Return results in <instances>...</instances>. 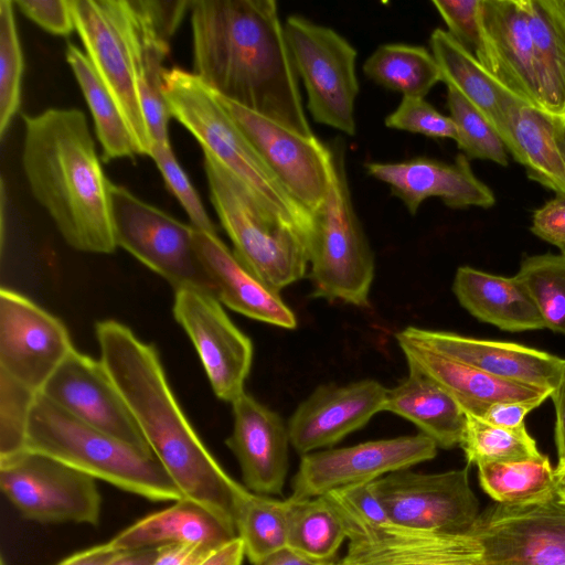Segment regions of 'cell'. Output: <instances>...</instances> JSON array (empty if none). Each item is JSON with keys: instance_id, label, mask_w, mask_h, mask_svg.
I'll return each mask as SVG.
<instances>
[{"instance_id": "14", "label": "cell", "mask_w": 565, "mask_h": 565, "mask_svg": "<svg viewBox=\"0 0 565 565\" xmlns=\"http://www.w3.org/2000/svg\"><path fill=\"white\" fill-rule=\"evenodd\" d=\"M438 446L423 433L317 450L301 456L292 478V499L373 482L385 473L408 469L436 457Z\"/></svg>"}, {"instance_id": "30", "label": "cell", "mask_w": 565, "mask_h": 565, "mask_svg": "<svg viewBox=\"0 0 565 565\" xmlns=\"http://www.w3.org/2000/svg\"><path fill=\"white\" fill-rule=\"evenodd\" d=\"M429 46L443 82L458 90L491 124L504 146L508 140V110L514 98L448 31L435 29Z\"/></svg>"}, {"instance_id": "49", "label": "cell", "mask_w": 565, "mask_h": 565, "mask_svg": "<svg viewBox=\"0 0 565 565\" xmlns=\"http://www.w3.org/2000/svg\"><path fill=\"white\" fill-rule=\"evenodd\" d=\"M530 230L535 236L565 254V195L556 194L536 209L532 215Z\"/></svg>"}, {"instance_id": "44", "label": "cell", "mask_w": 565, "mask_h": 565, "mask_svg": "<svg viewBox=\"0 0 565 565\" xmlns=\"http://www.w3.org/2000/svg\"><path fill=\"white\" fill-rule=\"evenodd\" d=\"M150 158L156 162L168 189L178 199L188 214L191 225L199 231L216 233V226L206 213V210L190 182L186 173L179 164L175 156L168 145L153 143Z\"/></svg>"}, {"instance_id": "41", "label": "cell", "mask_w": 565, "mask_h": 565, "mask_svg": "<svg viewBox=\"0 0 565 565\" xmlns=\"http://www.w3.org/2000/svg\"><path fill=\"white\" fill-rule=\"evenodd\" d=\"M447 106L457 128V146L468 159L508 166V150L487 118L458 90L447 86Z\"/></svg>"}, {"instance_id": "35", "label": "cell", "mask_w": 565, "mask_h": 565, "mask_svg": "<svg viewBox=\"0 0 565 565\" xmlns=\"http://www.w3.org/2000/svg\"><path fill=\"white\" fill-rule=\"evenodd\" d=\"M363 73L374 83L403 97H424L439 82L441 72L431 51L422 45L386 43L364 62Z\"/></svg>"}, {"instance_id": "11", "label": "cell", "mask_w": 565, "mask_h": 565, "mask_svg": "<svg viewBox=\"0 0 565 565\" xmlns=\"http://www.w3.org/2000/svg\"><path fill=\"white\" fill-rule=\"evenodd\" d=\"M0 487L28 520L99 522L102 497L95 478L49 456L24 450L0 460Z\"/></svg>"}, {"instance_id": "51", "label": "cell", "mask_w": 565, "mask_h": 565, "mask_svg": "<svg viewBox=\"0 0 565 565\" xmlns=\"http://www.w3.org/2000/svg\"><path fill=\"white\" fill-rule=\"evenodd\" d=\"M214 550L196 544H174L161 546L152 565H199Z\"/></svg>"}, {"instance_id": "47", "label": "cell", "mask_w": 565, "mask_h": 565, "mask_svg": "<svg viewBox=\"0 0 565 565\" xmlns=\"http://www.w3.org/2000/svg\"><path fill=\"white\" fill-rule=\"evenodd\" d=\"M481 0H434L435 7L448 28V33L473 55L481 45Z\"/></svg>"}, {"instance_id": "8", "label": "cell", "mask_w": 565, "mask_h": 565, "mask_svg": "<svg viewBox=\"0 0 565 565\" xmlns=\"http://www.w3.org/2000/svg\"><path fill=\"white\" fill-rule=\"evenodd\" d=\"M284 29L311 116L318 124L354 136L356 50L333 29L298 14L289 15Z\"/></svg>"}, {"instance_id": "17", "label": "cell", "mask_w": 565, "mask_h": 565, "mask_svg": "<svg viewBox=\"0 0 565 565\" xmlns=\"http://www.w3.org/2000/svg\"><path fill=\"white\" fill-rule=\"evenodd\" d=\"M74 349L64 323L25 296L0 290V371L40 392Z\"/></svg>"}, {"instance_id": "31", "label": "cell", "mask_w": 565, "mask_h": 565, "mask_svg": "<svg viewBox=\"0 0 565 565\" xmlns=\"http://www.w3.org/2000/svg\"><path fill=\"white\" fill-rule=\"evenodd\" d=\"M505 148L531 180L565 195V162L555 140L553 118L514 98L508 110Z\"/></svg>"}, {"instance_id": "22", "label": "cell", "mask_w": 565, "mask_h": 565, "mask_svg": "<svg viewBox=\"0 0 565 565\" xmlns=\"http://www.w3.org/2000/svg\"><path fill=\"white\" fill-rule=\"evenodd\" d=\"M398 333L494 377L552 392L559 381L564 363V359L554 354L514 342L417 327H407Z\"/></svg>"}, {"instance_id": "12", "label": "cell", "mask_w": 565, "mask_h": 565, "mask_svg": "<svg viewBox=\"0 0 565 565\" xmlns=\"http://www.w3.org/2000/svg\"><path fill=\"white\" fill-rule=\"evenodd\" d=\"M390 521L438 533H468L479 515L469 484V469L439 473L398 470L372 482Z\"/></svg>"}, {"instance_id": "23", "label": "cell", "mask_w": 565, "mask_h": 565, "mask_svg": "<svg viewBox=\"0 0 565 565\" xmlns=\"http://www.w3.org/2000/svg\"><path fill=\"white\" fill-rule=\"evenodd\" d=\"M364 168L370 177L386 183L413 215L433 196L451 209H489L495 203L493 192L476 177L463 153L452 163L416 157L399 162L371 161Z\"/></svg>"}, {"instance_id": "24", "label": "cell", "mask_w": 565, "mask_h": 565, "mask_svg": "<svg viewBox=\"0 0 565 565\" xmlns=\"http://www.w3.org/2000/svg\"><path fill=\"white\" fill-rule=\"evenodd\" d=\"M231 404L234 425L225 444L239 463L245 487L258 494H281L289 466L287 425L247 393Z\"/></svg>"}, {"instance_id": "46", "label": "cell", "mask_w": 565, "mask_h": 565, "mask_svg": "<svg viewBox=\"0 0 565 565\" xmlns=\"http://www.w3.org/2000/svg\"><path fill=\"white\" fill-rule=\"evenodd\" d=\"M322 497L341 516L373 524L391 523L372 482L332 490Z\"/></svg>"}, {"instance_id": "34", "label": "cell", "mask_w": 565, "mask_h": 565, "mask_svg": "<svg viewBox=\"0 0 565 565\" xmlns=\"http://www.w3.org/2000/svg\"><path fill=\"white\" fill-rule=\"evenodd\" d=\"M65 57L89 107L103 161L134 158L137 149L129 127L86 54L67 43Z\"/></svg>"}, {"instance_id": "33", "label": "cell", "mask_w": 565, "mask_h": 565, "mask_svg": "<svg viewBox=\"0 0 565 565\" xmlns=\"http://www.w3.org/2000/svg\"><path fill=\"white\" fill-rule=\"evenodd\" d=\"M539 63L546 114L565 119V0H521Z\"/></svg>"}, {"instance_id": "53", "label": "cell", "mask_w": 565, "mask_h": 565, "mask_svg": "<svg viewBox=\"0 0 565 565\" xmlns=\"http://www.w3.org/2000/svg\"><path fill=\"white\" fill-rule=\"evenodd\" d=\"M122 552L107 542L77 552L55 565H110Z\"/></svg>"}, {"instance_id": "28", "label": "cell", "mask_w": 565, "mask_h": 565, "mask_svg": "<svg viewBox=\"0 0 565 565\" xmlns=\"http://www.w3.org/2000/svg\"><path fill=\"white\" fill-rule=\"evenodd\" d=\"M452 291L471 316L501 330L545 329L539 310L515 276H498L461 266L456 271Z\"/></svg>"}, {"instance_id": "20", "label": "cell", "mask_w": 565, "mask_h": 565, "mask_svg": "<svg viewBox=\"0 0 565 565\" xmlns=\"http://www.w3.org/2000/svg\"><path fill=\"white\" fill-rule=\"evenodd\" d=\"M480 31L481 45L475 56L481 66L513 96L546 114L522 1L481 0Z\"/></svg>"}, {"instance_id": "37", "label": "cell", "mask_w": 565, "mask_h": 565, "mask_svg": "<svg viewBox=\"0 0 565 565\" xmlns=\"http://www.w3.org/2000/svg\"><path fill=\"white\" fill-rule=\"evenodd\" d=\"M287 547L313 559L331 561L347 539L337 511L321 495L286 500Z\"/></svg>"}, {"instance_id": "15", "label": "cell", "mask_w": 565, "mask_h": 565, "mask_svg": "<svg viewBox=\"0 0 565 565\" xmlns=\"http://www.w3.org/2000/svg\"><path fill=\"white\" fill-rule=\"evenodd\" d=\"M215 95L287 192L313 214L328 191L329 145L317 137L298 135L216 93Z\"/></svg>"}, {"instance_id": "45", "label": "cell", "mask_w": 565, "mask_h": 565, "mask_svg": "<svg viewBox=\"0 0 565 565\" xmlns=\"http://www.w3.org/2000/svg\"><path fill=\"white\" fill-rule=\"evenodd\" d=\"M384 124L391 129L431 138L457 139V128L451 117L438 111L424 97H403L395 110L386 116Z\"/></svg>"}, {"instance_id": "1", "label": "cell", "mask_w": 565, "mask_h": 565, "mask_svg": "<svg viewBox=\"0 0 565 565\" xmlns=\"http://www.w3.org/2000/svg\"><path fill=\"white\" fill-rule=\"evenodd\" d=\"M189 11L196 76L216 94L316 137L275 0H192Z\"/></svg>"}, {"instance_id": "25", "label": "cell", "mask_w": 565, "mask_h": 565, "mask_svg": "<svg viewBox=\"0 0 565 565\" xmlns=\"http://www.w3.org/2000/svg\"><path fill=\"white\" fill-rule=\"evenodd\" d=\"M194 246L221 303L248 318L294 329L297 319L279 291L259 279L216 233L194 228Z\"/></svg>"}, {"instance_id": "57", "label": "cell", "mask_w": 565, "mask_h": 565, "mask_svg": "<svg viewBox=\"0 0 565 565\" xmlns=\"http://www.w3.org/2000/svg\"><path fill=\"white\" fill-rule=\"evenodd\" d=\"M554 135L557 147L565 162V119H554Z\"/></svg>"}, {"instance_id": "38", "label": "cell", "mask_w": 565, "mask_h": 565, "mask_svg": "<svg viewBox=\"0 0 565 565\" xmlns=\"http://www.w3.org/2000/svg\"><path fill=\"white\" fill-rule=\"evenodd\" d=\"M481 488L498 503L529 504L555 494L554 469L547 456L478 465Z\"/></svg>"}, {"instance_id": "21", "label": "cell", "mask_w": 565, "mask_h": 565, "mask_svg": "<svg viewBox=\"0 0 565 565\" xmlns=\"http://www.w3.org/2000/svg\"><path fill=\"white\" fill-rule=\"evenodd\" d=\"M386 387L365 379L318 386L290 416V445L302 456L330 447L383 411Z\"/></svg>"}, {"instance_id": "9", "label": "cell", "mask_w": 565, "mask_h": 565, "mask_svg": "<svg viewBox=\"0 0 565 565\" xmlns=\"http://www.w3.org/2000/svg\"><path fill=\"white\" fill-rule=\"evenodd\" d=\"M117 246L163 277L174 290L194 288L215 297L214 284L194 246V227L110 184Z\"/></svg>"}, {"instance_id": "32", "label": "cell", "mask_w": 565, "mask_h": 565, "mask_svg": "<svg viewBox=\"0 0 565 565\" xmlns=\"http://www.w3.org/2000/svg\"><path fill=\"white\" fill-rule=\"evenodd\" d=\"M135 32V63L138 94L153 143L170 145L169 119L171 117L163 95V62L170 51V42L157 31L141 0H128Z\"/></svg>"}, {"instance_id": "48", "label": "cell", "mask_w": 565, "mask_h": 565, "mask_svg": "<svg viewBox=\"0 0 565 565\" xmlns=\"http://www.w3.org/2000/svg\"><path fill=\"white\" fill-rule=\"evenodd\" d=\"M14 4L45 31L67 36L75 30L70 0H17Z\"/></svg>"}, {"instance_id": "26", "label": "cell", "mask_w": 565, "mask_h": 565, "mask_svg": "<svg viewBox=\"0 0 565 565\" xmlns=\"http://www.w3.org/2000/svg\"><path fill=\"white\" fill-rule=\"evenodd\" d=\"M397 343L407 363L444 387L466 414L481 417L498 402L545 401L552 391L494 377L473 366L439 354L398 332Z\"/></svg>"}, {"instance_id": "18", "label": "cell", "mask_w": 565, "mask_h": 565, "mask_svg": "<svg viewBox=\"0 0 565 565\" xmlns=\"http://www.w3.org/2000/svg\"><path fill=\"white\" fill-rule=\"evenodd\" d=\"M339 516L349 539L339 565H487L482 544L469 533L420 531Z\"/></svg>"}, {"instance_id": "5", "label": "cell", "mask_w": 565, "mask_h": 565, "mask_svg": "<svg viewBox=\"0 0 565 565\" xmlns=\"http://www.w3.org/2000/svg\"><path fill=\"white\" fill-rule=\"evenodd\" d=\"M25 450L152 501L183 499L153 452L83 423L40 392L30 414Z\"/></svg>"}, {"instance_id": "13", "label": "cell", "mask_w": 565, "mask_h": 565, "mask_svg": "<svg viewBox=\"0 0 565 565\" xmlns=\"http://www.w3.org/2000/svg\"><path fill=\"white\" fill-rule=\"evenodd\" d=\"M487 565H565V502L555 492L529 504L497 503L468 532Z\"/></svg>"}, {"instance_id": "39", "label": "cell", "mask_w": 565, "mask_h": 565, "mask_svg": "<svg viewBox=\"0 0 565 565\" xmlns=\"http://www.w3.org/2000/svg\"><path fill=\"white\" fill-rule=\"evenodd\" d=\"M515 277L539 310L545 329L565 335V254L527 256Z\"/></svg>"}, {"instance_id": "19", "label": "cell", "mask_w": 565, "mask_h": 565, "mask_svg": "<svg viewBox=\"0 0 565 565\" xmlns=\"http://www.w3.org/2000/svg\"><path fill=\"white\" fill-rule=\"evenodd\" d=\"M40 393L83 423L151 451L102 360L97 361L74 348Z\"/></svg>"}, {"instance_id": "36", "label": "cell", "mask_w": 565, "mask_h": 565, "mask_svg": "<svg viewBox=\"0 0 565 565\" xmlns=\"http://www.w3.org/2000/svg\"><path fill=\"white\" fill-rule=\"evenodd\" d=\"M286 500H276L239 486L234 501V523L245 556L258 565L270 554L287 547Z\"/></svg>"}, {"instance_id": "2", "label": "cell", "mask_w": 565, "mask_h": 565, "mask_svg": "<svg viewBox=\"0 0 565 565\" xmlns=\"http://www.w3.org/2000/svg\"><path fill=\"white\" fill-rule=\"evenodd\" d=\"M95 331L102 362L183 499L235 525L234 501L241 484L224 471L190 424L154 345L116 320L98 321Z\"/></svg>"}, {"instance_id": "3", "label": "cell", "mask_w": 565, "mask_h": 565, "mask_svg": "<svg viewBox=\"0 0 565 565\" xmlns=\"http://www.w3.org/2000/svg\"><path fill=\"white\" fill-rule=\"evenodd\" d=\"M22 119V168L34 199L72 248L114 253L111 182L103 171L85 114L49 108L23 114Z\"/></svg>"}, {"instance_id": "50", "label": "cell", "mask_w": 565, "mask_h": 565, "mask_svg": "<svg viewBox=\"0 0 565 565\" xmlns=\"http://www.w3.org/2000/svg\"><path fill=\"white\" fill-rule=\"evenodd\" d=\"M542 403L543 401L498 402L491 404L479 418L495 426L516 429L525 426L526 415Z\"/></svg>"}, {"instance_id": "40", "label": "cell", "mask_w": 565, "mask_h": 565, "mask_svg": "<svg viewBox=\"0 0 565 565\" xmlns=\"http://www.w3.org/2000/svg\"><path fill=\"white\" fill-rule=\"evenodd\" d=\"M466 415L467 425L460 447L469 465L521 461L543 456L525 426L510 429Z\"/></svg>"}, {"instance_id": "16", "label": "cell", "mask_w": 565, "mask_h": 565, "mask_svg": "<svg viewBox=\"0 0 565 565\" xmlns=\"http://www.w3.org/2000/svg\"><path fill=\"white\" fill-rule=\"evenodd\" d=\"M173 316L194 345L214 394L233 403L244 391L253 343L227 317L220 300L202 290H175Z\"/></svg>"}, {"instance_id": "42", "label": "cell", "mask_w": 565, "mask_h": 565, "mask_svg": "<svg viewBox=\"0 0 565 565\" xmlns=\"http://www.w3.org/2000/svg\"><path fill=\"white\" fill-rule=\"evenodd\" d=\"M14 1H0V137L6 135L21 104L24 68Z\"/></svg>"}, {"instance_id": "6", "label": "cell", "mask_w": 565, "mask_h": 565, "mask_svg": "<svg viewBox=\"0 0 565 565\" xmlns=\"http://www.w3.org/2000/svg\"><path fill=\"white\" fill-rule=\"evenodd\" d=\"M328 145L329 185L322 204L312 214L309 242L312 295L365 307L374 278V254L354 211L343 139L335 138Z\"/></svg>"}, {"instance_id": "52", "label": "cell", "mask_w": 565, "mask_h": 565, "mask_svg": "<svg viewBox=\"0 0 565 565\" xmlns=\"http://www.w3.org/2000/svg\"><path fill=\"white\" fill-rule=\"evenodd\" d=\"M555 408V441L558 455L556 468L565 467V359L559 381L551 394Z\"/></svg>"}, {"instance_id": "59", "label": "cell", "mask_w": 565, "mask_h": 565, "mask_svg": "<svg viewBox=\"0 0 565 565\" xmlns=\"http://www.w3.org/2000/svg\"><path fill=\"white\" fill-rule=\"evenodd\" d=\"M0 565H7L3 558H1Z\"/></svg>"}, {"instance_id": "55", "label": "cell", "mask_w": 565, "mask_h": 565, "mask_svg": "<svg viewBox=\"0 0 565 565\" xmlns=\"http://www.w3.org/2000/svg\"><path fill=\"white\" fill-rule=\"evenodd\" d=\"M258 565H337V563L313 559L289 547H284L270 554Z\"/></svg>"}, {"instance_id": "4", "label": "cell", "mask_w": 565, "mask_h": 565, "mask_svg": "<svg viewBox=\"0 0 565 565\" xmlns=\"http://www.w3.org/2000/svg\"><path fill=\"white\" fill-rule=\"evenodd\" d=\"M163 95L171 117L196 139L203 154L221 164L262 209L310 242L312 214L287 192L214 90L193 72L174 66L163 73Z\"/></svg>"}, {"instance_id": "10", "label": "cell", "mask_w": 565, "mask_h": 565, "mask_svg": "<svg viewBox=\"0 0 565 565\" xmlns=\"http://www.w3.org/2000/svg\"><path fill=\"white\" fill-rule=\"evenodd\" d=\"M85 54L119 107L137 154L149 156L152 141L136 76L135 32L128 0H70Z\"/></svg>"}, {"instance_id": "43", "label": "cell", "mask_w": 565, "mask_h": 565, "mask_svg": "<svg viewBox=\"0 0 565 565\" xmlns=\"http://www.w3.org/2000/svg\"><path fill=\"white\" fill-rule=\"evenodd\" d=\"M38 393L0 371V460L25 450L30 414Z\"/></svg>"}, {"instance_id": "29", "label": "cell", "mask_w": 565, "mask_h": 565, "mask_svg": "<svg viewBox=\"0 0 565 565\" xmlns=\"http://www.w3.org/2000/svg\"><path fill=\"white\" fill-rule=\"evenodd\" d=\"M407 364V377L386 390L383 411L414 423L438 447L460 446L467 425L466 413L444 387L417 366Z\"/></svg>"}, {"instance_id": "60", "label": "cell", "mask_w": 565, "mask_h": 565, "mask_svg": "<svg viewBox=\"0 0 565 565\" xmlns=\"http://www.w3.org/2000/svg\"><path fill=\"white\" fill-rule=\"evenodd\" d=\"M337 565H339V564L337 563Z\"/></svg>"}, {"instance_id": "56", "label": "cell", "mask_w": 565, "mask_h": 565, "mask_svg": "<svg viewBox=\"0 0 565 565\" xmlns=\"http://www.w3.org/2000/svg\"><path fill=\"white\" fill-rule=\"evenodd\" d=\"M160 550L161 546L124 551L110 565H152Z\"/></svg>"}, {"instance_id": "7", "label": "cell", "mask_w": 565, "mask_h": 565, "mask_svg": "<svg viewBox=\"0 0 565 565\" xmlns=\"http://www.w3.org/2000/svg\"><path fill=\"white\" fill-rule=\"evenodd\" d=\"M210 200L231 238L234 254L265 284L280 289L309 267V237L277 220L214 159L204 154Z\"/></svg>"}, {"instance_id": "58", "label": "cell", "mask_w": 565, "mask_h": 565, "mask_svg": "<svg viewBox=\"0 0 565 565\" xmlns=\"http://www.w3.org/2000/svg\"><path fill=\"white\" fill-rule=\"evenodd\" d=\"M555 491L565 502V467L554 469Z\"/></svg>"}, {"instance_id": "54", "label": "cell", "mask_w": 565, "mask_h": 565, "mask_svg": "<svg viewBox=\"0 0 565 565\" xmlns=\"http://www.w3.org/2000/svg\"><path fill=\"white\" fill-rule=\"evenodd\" d=\"M244 557V543L237 536L214 550L199 565H242Z\"/></svg>"}, {"instance_id": "27", "label": "cell", "mask_w": 565, "mask_h": 565, "mask_svg": "<svg viewBox=\"0 0 565 565\" xmlns=\"http://www.w3.org/2000/svg\"><path fill=\"white\" fill-rule=\"evenodd\" d=\"M235 537V525L193 501L181 499L169 508L138 520L109 542L119 551L174 544L217 548Z\"/></svg>"}]
</instances>
